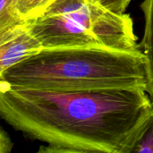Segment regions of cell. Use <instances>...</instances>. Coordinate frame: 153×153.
<instances>
[{"instance_id": "6da1fadb", "label": "cell", "mask_w": 153, "mask_h": 153, "mask_svg": "<svg viewBox=\"0 0 153 153\" xmlns=\"http://www.w3.org/2000/svg\"><path fill=\"white\" fill-rule=\"evenodd\" d=\"M152 108L143 89L49 91L0 86V117L43 153H127Z\"/></svg>"}, {"instance_id": "7a4b0ae2", "label": "cell", "mask_w": 153, "mask_h": 153, "mask_svg": "<svg viewBox=\"0 0 153 153\" xmlns=\"http://www.w3.org/2000/svg\"><path fill=\"white\" fill-rule=\"evenodd\" d=\"M147 63L140 50L104 47L43 48L0 73V86L49 91L143 89Z\"/></svg>"}, {"instance_id": "3957f363", "label": "cell", "mask_w": 153, "mask_h": 153, "mask_svg": "<svg viewBox=\"0 0 153 153\" xmlns=\"http://www.w3.org/2000/svg\"><path fill=\"white\" fill-rule=\"evenodd\" d=\"M28 24L44 48L104 47L140 50L130 14L116 13L97 0H56Z\"/></svg>"}, {"instance_id": "277c9868", "label": "cell", "mask_w": 153, "mask_h": 153, "mask_svg": "<svg viewBox=\"0 0 153 153\" xmlns=\"http://www.w3.org/2000/svg\"><path fill=\"white\" fill-rule=\"evenodd\" d=\"M28 22L0 32V73L43 49Z\"/></svg>"}, {"instance_id": "5b68a950", "label": "cell", "mask_w": 153, "mask_h": 153, "mask_svg": "<svg viewBox=\"0 0 153 153\" xmlns=\"http://www.w3.org/2000/svg\"><path fill=\"white\" fill-rule=\"evenodd\" d=\"M144 15V33L141 46L146 58L148 84L146 91L153 103V0H143L141 4Z\"/></svg>"}, {"instance_id": "8992f818", "label": "cell", "mask_w": 153, "mask_h": 153, "mask_svg": "<svg viewBox=\"0 0 153 153\" xmlns=\"http://www.w3.org/2000/svg\"><path fill=\"white\" fill-rule=\"evenodd\" d=\"M127 153H153V103L149 117L130 145Z\"/></svg>"}, {"instance_id": "52a82bcc", "label": "cell", "mask_w": 153, "mask_h": 153, "mask_svg": "<svg viewBox=\"0 0 153 153\" xmlns=\"http://www.w3.org/2000/svg\"><path fill=\"white\" fill-rule=\"evenodd\" d=\"M56 0H16L15 11L23 22L32 21L42 13Z\"/></svg>"}, {"instance_id": "ba28073f", "label": "cell", "mask_w": 153, "mask_h": 153, "mask_svg": "<svg viewBox=\"0 0 153 153\" xmlns=\"http://www.w3.org/2000/svg\"><path fill=\"white\" fill-rule=\"evenodd\" d=\"M15 4L16 0H0V32L26 22L19 18Z\"/></svg>"}, {"instance_id": "9c48e42d", "label": "cell", "mask_w": 153, "mask_h": 153, "mask_svg": "<svg viewBox=\"0 0 153 153\" xmlns=\"http://www.w3.org/2000/svg\"><path fill=\"white\" fill-rule=\"evenodd\" d=\"M107 8L119 13H126L132 0H97Z\"/></svg>"}, {"instance_id": "30bf717a", "label": "cell", "mask_w": 153, "mask_h": 153, "mask_svg": "<svg viewBox=\"0 0 153 153\" xmlns=\"http://www.w3.org/2000/svg\"><path fill=\"white\" fill-rule=\"evenodd\" d=\"M13 148V143L7 133L1 128L0 132V153H9Z\"/></svg>"}]
</instances>
